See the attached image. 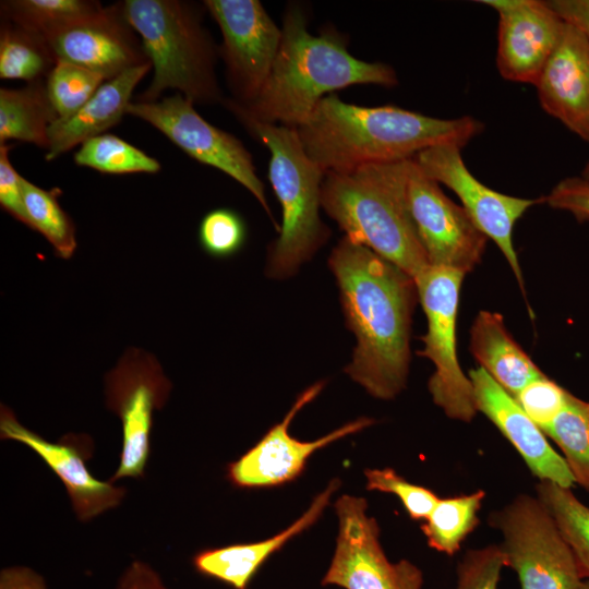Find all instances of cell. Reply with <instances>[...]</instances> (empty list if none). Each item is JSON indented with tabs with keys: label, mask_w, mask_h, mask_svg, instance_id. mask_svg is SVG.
Here are the masks:
<instances>
[{
	"label": "cell",
	"mask_w": 589,
	"mask_h": 589,
	"mask_svg": "<svg viewBox=\"0 0 589 589\" xmlns=\"http://www.w3.org/2000/svg\"><path fill=\"white\" fill-rule=\"evenodd\" d=\"M106 80L76 64L57 60L45 83L59 119L77 111Z\"/></svg>",
	"instance_id": "obj_32"
},
{
	"label": "cell",
	"mask_w": 589,
	"mask_h": 589,
	"mask_svg": "<svg viewBox=\"0 0 589 589\" xmlns=\"http://www.w3.org/2000/svg\"><path fill=\"white\" fill-rule=\"evenodd\" d=\"M579 404H580V406H581L584 412L586 413V416H587L588 419H589V402L579 399Z\"/></svg>",
	"instance_id": "obj_42"
},
{
	"label": "cell",
	"mask_w": 589,
	"mask_h": 589,
	"mask_svg": "<svg viewBox=\"0 0 589 589\" xmlns=\"http://www.w3.org/2000/svg\"><path fill=\"white\" fill-rule=\"evenodd\" d=\"M245 239V223L231 208L220 207L206 213L199 226L202 249L216 259L235 255L242 249Z\"/></svg>",
	"instance_id": "obj_33"
},
{
	"label": "cell",
	"mask_w": 589,
	"mask_h": 589,
	"mask_svg": "<svg viewBox=\"0 0 589 589\" xmlns=\"http://www.w3.org/2000/svg\"><path fill=\"white\" fill-rule=\"evenodd\" d=\"M411 159L326 173L321 207L346 237L416 279L430 263L408 207Z\"/></svg>",
	"instance_id": "obj_4"
},
{
	"label": "cell",
	"mask_w": 589,
	"mask_h": 589,
	"mask_svg": "<svg viewBox=\"0 0 589 589\" xmlns=\"http://www.w3.org/2000/svg\"><path fill=\"white\" fill-rule=\"evenodd\" d=\"M56 63V56L45 37L1 19V79L27 83L46 80Z\"/></svg>",
	"instance_id": "obj_26"
},
{
	"label": "cell",
	"mask_w": 589,
	"mask_h": 589,
	"mask_svg": "<svg viewBox=\"0 0 589 589\" xmlns=\"http://www.w3.org/2000/svg\"><path fill=\"white\" fill-rule=\"evenodd\" d=\"M203 4L220 29L218 51L226 65L231 98L249 105L271 73L281 28L257 0H205Z\"/></svg>",
	"instance_id": "obj_12"
},
{
	"label": "cell",
	"mask_w": 589,
	"mask_h": 589,
	"mask_svg": "<svg viewBox=\"0 0 589 589\" xmlns=\"http://www.w3.org/2000/svg\"><path fill=\"white\" fill-rule=\"evenodd\" d=\"M12 147V145L0 144V205L13 218L28 227L22 177L9 159V152Z\"/></svg>",
	"instance_id": "obj_38"
},
{
	"label": "cell",
	"mask_w": 589,
	"mask_h": 589,
	"mask_svg": "<svg viewBox=\"0 0 589 589\" xmlns=\"http://www.w3.org/2000/svg\"><path fill=\"white\" fill-rule=\"evenodd\" d=\"M543 433L557 444L575 483L589 491V419L569 393L563 411Z\"/></svg>",
	"instance_id": "obj_30"
},
{
	"label": "cell",
	"mask_w": 589,
	"mask_h": 589,
	"mask_svg": "<svg viewBox=\"0 0 589 589\" xmlns=\"http://www.w3.org/2000/svg\"><path fill=\"white\" fill-rule=\"evenodd\" d=\"M407 199L419 240L432 266L465 275L481 261L488 238L462 206L449 200L440 183L410 161Z\"/></svg>",
	"instance_id": "obj_14"
},
{
	"label": "cell",
	"mask_w": 589,
	"mask_h": 589,
	"mask_svg": "<svg viewBox=\"0 0 589 589\" xmlns=\"http://www.w3.org/2000/svg\"><path fill=\"white\" fill-rule=\"evenodd\" d=\"M339 485V479L330 480L297 520L273 537L257 542L231 544L199 552L193 557L195 569L233 589H248L252 578L269 556L317 521Z\"/></svg>",
	"instance_id": "obj_21"
},
{
	"label": "cell",
	"mask_w": 589,
	"mask_h": 589,
	"mask_svg": "<svg viewBox=\"0 0 589 589\" xmlns=\"http://www.w3.org/2000/svg\"><path fill=\"white\" fill-rule=\"evenodd\" d=\"M470 351L480 368L513 397L545 375L510 336L496 312L478 313L470 329Z\"/></svg>",
	"instance_id": "obj_23"
},
{
	"label": "cell",
	"mask_w": 589,
	"mask_h": 589,
	"mask_svg": "<svg viewBox=\"0 0 589 589\" xmlns=\"http://www.w3.org/2000/svg\"><path fill=\"white\" fill-rule=\"evenodd\" d=\"M543 199L550 207L570 213L579 223H589V181L581 176L564 178Z\"/></svg>",
	"instance_id": "obj_37"
},
{
	"label": "cell",
	"mask_w": 589,
	"mask_h": 589,
	"mask_svg": "<svg viewBox=\"0 0 589 589\" xmlns=\"http://www.w3.org/2000/svg\"><path fill=\"white\" fill-rule=\"evenodd\" d=\"M324 381L305 388L296 398L284 419L274 424L264 436L240 458L227 466L228 480L239 489L278 486L297 479L309 458L318 449L371 426L374 420L361 417L335 429L314 441H300L289 433V425L308 404L317 397Z\"/></svg>",
	"instance_id": "obj_15"
},
{
	"label": "cell",
	"mask_w": 589,
	"mask_h": 589,
	"mask_svg": "<svg viewBox=\"0 0 589 589\" xmlns=\"http://www.w3.org/2000/svg\"><path fill=\"white\" fill-rule=\"evenodd\" d=\"M536 492L569 545L582 578L589 579V507L570 489L553 482L540 481Z\"/></svg>",
	"instance_id": "obj_28"
},
{
	"label": "cell",
	"mask_w": 589,
	"mask_h": 589,
	"mask_svg": "<svg viewBox=\"0 0 589 589\" xmlns=\"http://www.w3.org/2000/svg\"><path fill=\"white\" fill-rule=\"evenodd\" d=\"M170 390L171 382L157 359L137 348H130L107 373L106 404L122 424L120 462L110 482L144 476L151 453L154 412L163 408Z\"/></svg>",
	"instance_id": "obj_9"
},
{
	"label": "cell",
	"mask_w": 589,
	"mask_h": 589,
	"mask_svg": "<svg viewBox=\"0 0 589 589\" xmlns=\"http://www.w3.org/2000/svg\"><path fill=\"white\" fill-rule=\"evenodd\" d=\"M359 84L393 87L398 79L390 65L352 56L346 37L337 31L327 28L317 36L309 33L302 7L289 4L276 59L255 100L242 105L230 97L221 104L262 122L298 129L322 98Z\"/></svg>",
	"instance_id": "obj_3"
},
{
	"label": "cell",
	"mask_w": 589,
	"mask_h": 589,
	"mask_svg": "<svg viewBox=\"0 0 589 589\" xmlns=\"http://www.w3.org/2000/svg\"><path fill=\"white\" fill-rule=\"evenodd\" d=\"M503 567L500 545L469 550L458 564L456 589H497Z\"/></svg>",
	"instance_id": "obj_36"
},
{
	"label": "cell",
	"mask_w": 589,
	"mask_h": 589,
	"mask_svg": "<svg viewBox=\"0 0 589 589\" xmlns=\"http://www.w3.org/2000/svg\"><path fill=\"white\" fill-rule=\"evenodd\" d=\"M0 436L19 442L35 452L63 483L73 512L86 522L106 510L117 507L127 490L112 482L95 478L86 467L83 448L76 437L50 442L19 422L7 406L0 409Z\"/></svg>",
	"instance_id": "obj_18"
},
{
	"label": "cell",
	"mask_w": 589,
	"mask_h": 589,
	"mask_svg": "<svg viewBox=\"0 0 589 589\" xmlns=\"http://www.w3.org/2000/svg\"><path fill=\"white\" fill-rule=\"evenodd\" d=\"M483 129L470 116L434 118L395 106L348 104L330 94L297 130L306 154L326 175L411 159L440 144L464 147Z\"/></svg>",
	"instance_id": "obj_2"
},
{
	"label": "cell",
	"mask_w": 589,
	"mask_h": 589,
	"mask_svg": "<svg viewBox=\"0 0 589 589\" xmlns=\"http://www.w3.org/2000/svg\"><path fill=\"white\" fill-rule=\"evenodd\" d=\"M366 489L396 495L413 520H425L440 497L431 490L410 483L392 468L365 469Z\"/></svg>",
	"instance_id": "obj_34"
},
{
	"label": "cell",
	"mask_w": 589,
	"mask_h": 589,
	"mask_svg": "<svg viewBox=\"0 0 589 589\" xmlns=\"http://www.w3.org/2000/svg\"><path fill=\"white\" fill-rule=\"evenodd\" d=\"M465 274L430 265L416 279L419 301L428 329L418 353L434 365L428 388L433 402L453 420L470 422L478 409L473 385L459 365L456 350V322Z\"/></svg>",
	"instance_id": "obj_7"
},
{
	"label": "cell",
	"mask_w": 589,
	"mask_h": 589,
	"mask_svg": "<svg viewBox=\"0 0 589 589\" xmlns=\"http://www.w3.org/2000/svg\"><path fill=\"white\" fill-rule=\"evenodd\" d=\"M568 395V390L544 375L527 384L514 398L543 431L566 407Z\"/></svg>",
	"instance_id": "obj_35"
},
{
	"label": "cell",
	"mask_w": 589,
	"mask_h": 589,
	"mask_svg": "<svg viewBox=\"0 0 589 589\" xmlns=\"http://www.w3.org/2000/svg\"><path fill=\"white\" fill-rule=\"evenodd\" d=\"M366 510L368 503L360 496L346 494L336 501V546L321 584L342 589H421V569L408 560L387 558L377 521Z\"/></svg>",
	"instance_id": "obj_11"
},
{
	"label": "cell",
	"mask_w": 589,
	"mask_h": 589,
	"mask_svg": "<svg viewBox=\"0 0 589 589\" xmlns=\"http://www.w3.org/2000/svg\"><path fill=\"white\" fill-rule=\"evenodd\" d=\"M22 189L28 227L46 238L58 257L71 259L77 247L75 226L59 204V190H44L23 177Z\"/></svg>",
	"instance_id": "obj_29"
},
{
	"label": "cell",
	"mask_w": 589,
	"mask_h": 589,
	"mask_svg": "<svg viewBox=\"0 0 589 589\" xmlns=\"http://www.w3.org/2000/svg\"><path fill=\"white\" fill-rule=\"evenodd\" d=\"M58 119L45 80L0 89V144L17 140L47 149L48 129Z\"/></svg>",
	"instance_id": "obj_24"
},
{
	"label": "cell",
	"mask_w": 589,
	"mask_h": 589,
	"mask_svg": "<svg viewBox=\"0 0 589 589\" xmlns=\"http://www.w3.org/2000/svg\"><path fill=\"white\" fill-rule=\"evenodd\" d=\"M347 327L356 337L345 373L371 396L396 398L410 365L414 279L369 248L344 236L328 257Z\"/></svg>",
	"instance_id": "obj_1"
},
{
	"label": "cell",
	"mask_w": 589,
	"mask_h": 589,
	"mask_svg": "<svg viewBox=\"0 0 589 589\" xmlns=\"http://www.w3.org/2000/svg\"><path fill=\"white\" fill-rule=\"evenodd\" d=\"M578 589H589V579L582 580Z\"/></svg>",
	"instance_id": "obj_44"
},
{
	"label": "cell",
	"mask_w": 589,
	"mask_h": 589,
	"mask_svg": "<svg viewBox=\"0 0 589 589\" xmlns=\"http://www.w3.org/2000/svg\"><path fill=\"white\" fill-rule=\"evenodd\" d=\"M485 496L483 490L470 494L440 498L421 525L428 545L441 553L454 555L480 520L478 513Z\"/></svg>",
	"instance_id": "obj_27"
},
{
	"label": "cell",
	"mask_w": 589,
	"mask_h": 589,
	"mask_svg": "<svg viewBox=\"0 0 589 589\" xmlns=\"http://www.w3.org/2000/svg\"><path fill=\"white\" fill-rule=\"evenodd\" d=\"M581 177L589 181V160L587 161V164L585 165L581 171Z\"/></svg>",
	"instance_id": "obj_43"
},
{
	"label": "cell",
	"mask_w": 589,
	"mask_h": 589,
	"mask_svg": "<svg viewBox=\"0 0 589 589\" xmlns=\"http://www.w3.org/2000/svg\"><path fill=\"white\" fill-rule=\"evenodd\" d=\"M151 68L152 63L135 67L104 82L72 116L56 120L48 129L45 159L51 161L118 124L127 113L135 86Z\"/></svg>",
	"instance_id": "obj_22"
},
{
	"label": "cell",
	"mask_w": 589,
	"mask_h": 589,
	"mask_svg": "<svg viewBox=\"0 0 589 589\" xmlns=\"http://www.w3.org/2000/svg\"><path fill=\"white\" fill-rule=\"evenodd\" d=\"M546 3L565 23L577 28L589 43V0H546Z\"/></svg>",
	"instance_id": "obj_40"
},
{
	"label": "cell",
	"mask_w": 589,
	"mask_h": 589,
	"mask_svg": "<svg viewBox=\"0 0 589 589\" xmlns=\"http://www.w3.org/2000/svg\"><path fill=\"white\" fill-rule=\"evenodd\" d=\"M105 7L94 0H5L1 19L41 35L55 34L98 15Z\"/></svg>",
	"instance_id": "obj_25"
},
{
	"label": "cell",
	"mask_w": 589,
	"mask_h": 589,
	"mask_svg": "<svg viewBox=\"0 0 589 589\" xmlns=\"http://www.w3.org/2000/svg\"><path fill=\"white\" fill-rule=\"evenodd\" d=\"M460 146L440 144L418 153L412 159L421 171L449 188L478 229L501 250L517 283L524 290V278L513 242L516 221L544 199H524L500 193L477 179L467 168Z\"/></svg>",
	"instance_id": "obj_13"
},
{
	"label": "cell",
	"mask_w": 589,
	"mask_h": 589,
	"mask_svg": "<svg viewBox=\"0 0 589 589\" xmlns=\"http://www.w3.org/2000/svg\"><path fill=\"white\" fill-rule=\"evenodd\" d=\"M116 589H169L147 563L135 560L121 574Z\"/></svg>",
	"instance_id": "obj_39"
},
{
	"label": "cell",
	"mask_w": 589,
	"mask_h": 589,
	"mask_svg": "<svg viewBox=\"0 0 589 589\" xmlns=\"http://www.w3.org/2000/svg\"><path fill=\"white\" fill-rule=\"evenodd\" d=\"M534 86L542 109L589 142V43L577 28L565 24Z\"/></svg>",
	"instance_id": "obj_20"
},
{
	"label": "cell",
	"mask_w": 589,
	"mask_h": 589,
	"mask_svg": "<svg viewBox=\"0 0 589 589\" xmlns=\"http://www.w3.org/2000/svg\"><path fill=\"white\" fill-rule=\"evenodd\" d=\"M0 589H49L44 577L28 566L13 565L1 569Z\"/></svg>",
	"instance_id": "obj_41"
},
{
	"label": "cell",
	"mask_w": 589,
	"mask_h": 589,
	"mask_svg": "<svg viewBox=\"0 0 589 589\" xmlns=\"http://www.w3.org/2000/svg\"><path fill=\"white\" fill-rule=\"evenodd\" d=\"M123 7L154 69L151 84L136 101H156L170 88L193 104L223 103L215 70L219 51L202 24L200 4L125 0Z\"/></svg>",
	"instance_id": "obj_6"
},
{
	"label": "cell",
	"mask_w": 589,
	"mask_h": 589,
	"mask_svg": "<svg viewBox=\"0 0 589 589\" xmlns=\"http://www.w3.org/2000/svg\"><path fill=\"white\" fill-rule=\"evenodd\" d=\"M56 59L85 68L106 81L151 63L137 33L127 19L123 1L93 19L47 39Z\"/></svg>",
	"instance_id": "obj_17"
},
{
	"label": "cell",
	"mask_w": 589,
	"mask_h": 589,
	"mask_svg": "<svg viewBox=\"0 0 589 589\" xmlns=\"http://www.w3.org/2000/svg\"><path fill=\"white\" fill-rule=\"evenodd\" d=\"M79 166L104 173H155L157 159L113 134H101L84 142L73 156Z\"/></svg>",
	"instance_id": "obj_31"
},
{
	"label": "cell",
	"mask_w": 589,
	"mask_h": 589,
	"mask_svg": "<svg viewBox=\"0 0 589 589\" xmlns=\"http://www.w3.org/2000/svg\"><path fill=\"white\" fill-rule=\"evenodd\" d=\"M476 406L508 440L529 470L540 480L570 489L575 481L562 455L515 398L482 368L469 372Z\"/></svg>",
	"instance_id": "obj_19"
},
{
	"label": "cell",
	"mask_w": 589,
	"mask_h": 589,
	"mask_svg": "<svg viewBox=\"0 0 589 589\" xmlns=\"http://www.w3.org/2000/svg\"><path fill=\"white\" fill-rule=\"evenodd\" d=\"M242 127L269 151L268 178L281 206L279 236L271 245L266 275L293 276L330 236L320 217L323 170L306 154L298 130L259 121L225 106Z\"/></svg>",
	"instance_id": "obj_5"
},
{
	"label": "cell",
	"mask_w": 589,
	"mask_h": 589,
	"mask_svg": "<svg viewBox=\"0 0 589 589\" xmlns=\"http://www.w3.org/2000/svg\"><path fill=\"white\" fill-rule=\"evenodd\" d=\"M127 113L148 122L199 163L227 173L242 184L261 204L277 230L252 156L243 143L207 122L182 94L156 101H131Z\"/></svg>",
	"instance_id": "obj_10"
},
{
	"label": "cell",
	"mask_w": 589,
	"mask_h": 589,
	"mask_svg": "<svg viewBox=\"0 0 589 589\" xmlns=\"http://www.w3.org/2000/svg\"><path fill=\"white\" fill-rule=\"evenodd\" d=\"M490 524L503 537L505 566L520 589H578L582 576L554 519L537 496L519 494L492 513Z\"/></svg>",
	"instance_id": "obj_8"
},
{
	"label": "cell",
	"mask_w": 589,
	"mask_h": 589,
	"mask_svg": "<svg viewBox=\"0 0 589 589\" xmlns=\"http://www.w3.org/2000/svg\"><path fill=\"white\" fill-rule=\"evenodd\" d=\"M498 13L496 68L502 77L536 85L565 22L542 0H483Z\"/></svg>",
	"instance_id": "obj_16"
}]
</instances>
